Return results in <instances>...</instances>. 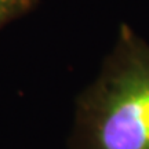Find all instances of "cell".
<instances>
[{
  "mask_svg": "<svg viewBox=\"0 0 149 149\" xmlns=\"http://www.w3.org/2000/svg\"><path fill=\"white\" fill-rule=\"evenodd\" d=\"M68 149H149V43L126 24L76 98Z\"/></svg>",
  "mask_w": 149,
  "mask_h": 149,
  "instance_id": "obj_1",
  "label": "cell"
},
{
  "mask_svg": "<svg viewBox=\"0 0 149 149\" xmlns=\"http://www.w3.org/2000/svg\"><path fill=\"white\" fill-rule=\"evenodd\" d=\"M39 4V0H0V31Z\"/></svg>",
  "mask_w": 149,
  "mask_h": 149,
  "instance_id": "obj_2",
  "label": "cell"
}]
</instances>
